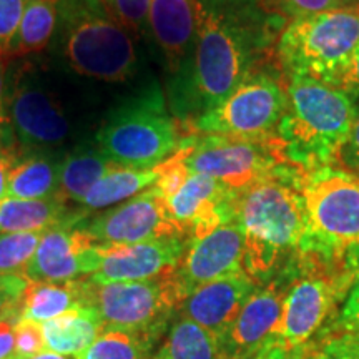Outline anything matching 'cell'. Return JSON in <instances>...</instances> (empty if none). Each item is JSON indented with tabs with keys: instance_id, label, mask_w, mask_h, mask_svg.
I'll return each mask as SVG.
<instances>
[{
	"instance_id": "cell-45",
	"label": "cell",
	"mask_w": 359,
	"mask_h": 359,
	"mask_svg": "<svg viewBox=\"0 0 359 359\" xmlns=\"http://www.w3.org/2000/svg\"><path fill=\"white\" fill-rule=\"evenodd\" d=\"M11 359H69L64 354H57L53 351H43V353H39V354H34V356H29V358H11Z\"/></svg>"
},
{
	"instance_id": "cell-15",
	"label": "cell",
	"mask_w": 359,
	"mask_h": 359,
	"mask_svg": "<svg viewBox=\"0 0 359 359\" xmlns=\"http://www.w3.org/2000/svg\"><path fill=\"white\" fill-rule=\"evenodd\" d=\"M290 280L288 273H285L255 288L219 341L222 359H250L266 344L280 341L278 331Z\"/></svg>"
},
{
	"instance_id": "cell-43",
	"label": "cell",
	"mask_w": 359,
	"mask_h": 359,
	"mask_svg": "<svg viewBox=\"0 0 359 359\" xmlns=\"http://www.w3.org/2000/svg\"><path fill=\"white\" fill-rule=\"evenodd\" d=\"M285 354H286V348L283 346L280 341H273V343L266 344L262 351L257 353L250 359H285Z\"/></svg>"
},
{
	"instance_id": "cell-8",
	"label": "cell",
	"mask_w": 359,
	"mask_h": 359,
	"mask_svg": "<svg viewBox=\"0 0 359 359\" xmlns=\"http://www.w3.org/2000/svg\"><path fill=\"white\" fill-rule=\"evenodd\" d=\"M180 151L190 172L208 175L236 191H246L296 168L281 160L273 137L193 135L183 140Z\"/></svg>"
},
{
	"instance_id": "cell-13",
	"label": "cell",
	"mask_w": 359,
	"mask_h": 359,
	"mask_svg": "<svg viewBox=\"0 0 359 359\" xmlns=\"http://www.w3.org/2000/svg\"><path fill=\"white\" fill-rule=\"evenodd\" d=\"M245 235L236 219L188 241L182 262L170 275L180 303L200 286L245 271Z\"/></svg>"
},
{
	"instance_id": "cell-4",
	"label": "cell",
	"mask_w": 359,
	"mask_h": 359,
	"mask_svg": "<svg viewBox=\"0 0 359 359\" xmlns=\"http://www.w3.org/2000/svg\"><path fill=\"white\" fill-rule=\"evenodd\" d=\"M294 168L241 191L236 201V222L245 235L243 268L255 281L280 271L286 259L308 253L311 245L306 206Z\"/></svg>"
},
{
	"instance_id": "cell-18",
	"label": "cell",
	"mask_w": 359,
	"mask_h": 359,
	"mask_svg": "<svg viewBox=\"0 0 359 359\" xmlns=\"http://www.w3.org/2000/svg\"><path fill=\"white\" fill-rule=\"evenodd\" d=\"M188 238L168 236L132 245H103V259L95 283L147 281L175 271L188 246Z\"/></svg>"
},
{
	"instance_id": "cell-30",
	"label": "cell",
	"mask_w": 359,
	"mask_h": 359,
	"mask_svg": "<svg viewBox=\"0 0 359 359\" xmlns=\"http://www.w3.org/2000/svg\"><path fill=\"white\" fill-rule=\"evenodd\" d=\"M42 233H0V275L25 276Z\"/></svg>"
},
{
	"instance_id": "cell-2",
	"label": "cell",
	"mask_w": 359,
	"mask_h": 359,
	"mask_svg": "<svg viewBox=\"0 0 359 359\" xmlns=\"http://www.w3.org/2000/svg\"><path fill=\"white\" fill-rule=\"evenodd\" d=\"M110 107L98 85L74 75L48 53L8 60L6 110L22 154H65L95 137Z\"/></svg>"
},
{
	"instance_id": "cell-34",
	"label": "cell",
	"mask_w": 359,
	"mask_h": 359,
	"mask_svg": "<svg viewBox=\"0 0 359 359\" xmlns=\"http://www.w3.org/2000/svg\"><path fill=\"white\" fill-rule=\"evenodd\" d=\"M29 285L24 275H0V321L19 320L22 294Z\"/></svg>"
},
{
	"instance_id": "cell-26",
	"label": "cell",
	"mask_w": 359,
	"mask_h": 359,
	"mask_svg": "<svg viewBox=\"0 0 359 359\" xmlns=\"http://www.w3.org/2000/svg\"><path fill=\"white\" fill-rule=\"evenodd\" d=\"M57 24V0H27L15 34L2 55L7 60L47 52Z\"/></svg>"
},
{
	"instance_id": "cell-42",
	"label": "cell",
	"mask_w": 359,
	"mask_h": 359,
	"mask_svg": "<svg viewBox=\"0 0 359 359\" xmlns=\"http://www.w3.org/2000/svg\"><path fill=\"white\" fill-rule=\"evenodd\" d=\"M8 60L0 53V128L8 125L6 110V72Z\"/></svg>"
},
{
	"instance_id": "cell-21",
	"label": "cell",
	"mask_w": 359,
	"mask_h": 359,
	"mask_svg": "<svg viewBox=\"0 0 359 359\" xmlns=\"http://www.w3.org/2000/svg\"><path fill=\"white\" fill-rule=\"evenodd\" d=\"M88 215L85 210L74 212L69 203L53 196L47 200H0V233L47 231L62 224H77Z\"/></svg>"
},
{
	"instance_id": "cell-20",
	"label": "cell",
	"mask_w": 359,
	"mask_h": 359,
	"mask_svg": "<svg viewBox=\"0 0 359 359\" xmlns=\"http://www.w3.org/2000/svg\"><path fill=\"white\" fill-rule=\"evenodd\" d=\"M255 288L253 278L245 271L236 273L196 288L178 304L177 313L222 341Z\"/></svg>"
},
{
	"instance_id": "cell-5",
	"label": "cell",
	"mask_w": 359,
	"mask_h": 359,
	"mask_svg": "<svg viewBox=\"0 0 359 359\" xmlns=\"http://www.w3.org/2000/svg\"><path fill=\"white\" fill-rule=\"evenodd\" d=\"M288 107L273 135L278 155L303 172L338 161L356 103L348 93L308 77H290Z\"/></svg>"
},
{
	"instance_id": "cell-28",
	"label": "cell",
	"mask_w": 359,
	"mask_h": 359,
	"mask_svg": "<svg viewBox=\"0 0 359 359\" xmlns=\"http://www.w3.org/2000/svg\"><path fill=\"white\" fill-rule=\"evenodd\" d=\"M151 359H222V348L217 336L180 318L170 326L167 338Z\"/></svg>"
},
{
	"instance_id": "cell-29",
	"label": "cell",
	"mask_w": 359,
	"mask_h": 359,
	"mask_svg": "<svg viewBox=\"0 0 359 359\" xmlns=\"http://www.w3.org/2000/svg\"><path fill=\"white\" fill-rule=\"evenodd\" d=\"M160 338L122 330H105L74 359H151Z\"/></svg>"
},
{
	"instance_id": "cell-17",
	"label": "cell",
	"mask_w": 359,
	"mask_h": 359,
	"mask_svg": "<svg viewBox=\"0 0 359 359\" xmlns=\"http://www.w3.org/2000/svg\"><path fill=\"white\" fill-rule=\"evenodd\" d=\"M240 193L208 175L190 172L165 203L180 230L188 240H195L236 219Z\"/></svg>"
},
{
	"instance_id": "cell-38",
	"label": "cell",
	"mask_w": 359,
	"mask_h": 359,
	"mask_svg": "<svg viewBox=\"0 0 359 359\" xmlns=\"http://www.w3.org/2000/svg\"><path fill=\"white\" fill-rule=\"evenodd\" d=\"M27 0H0V53L7 48L24 13Z\"/></svg>"
},
{
	"instance_id": "cell-1",
	"label": "cell",
	"mask_w": 359,
	"mask_h": 359,
	"mask_svg": "<svg viewBox=\"0 0 359 359\" xmlns=\"http://www.w3.org/2000/svg\"><path fill=\"white\" fill-rule=\"evenodd\" d=\"M286 27L266 0H196L191 64L168 87L170 111L191 125L218 107L246 79L263 70Z\"/></svg>"
},
{
	"instance_id": "cell-25",
	"label": "cell",
	"mask_w": 359,
	"mask_h": 359,
	"mask_svg": "<svg viewBox=\"0 0 359 359\" xmlns=\"http://www.w3.org/2000/svg\"><path fill=\"white\" fill-rule=\"evenodd\" d=\"M105 330L100 313L95 308L72 309L43 323L45 349L57 354H79L87 349Z\"/></svg>"
},
{
	"instance_id": "cell-44",
	"label": "cell",
	"mask_w": 359,
	"mask_h": 359,
	"mask_svg": "<svg viewBox=\"0 0 359 359\" xmlns=\"http://www.w3.org/2000/svg\"><path fill=\"white\" fill-rule=\"evenodd\" d=\"M285 359H314V344L308 343L303 346L286 349Z\"/></svg>"
},
{
	"instance_id": "cell-41",
	"label": "cell",
	"mask_w": 359,
	"mask_h": 359,
	"mask_svg": "<svg viewBox=\"0 0 359 359\" xmlns=\"http://www.w3.org/2000/svg\"><path fill=\"white\" fill-rule=\"evenodd\" d=\"M15 323L13 320L0 321V359H11L15 354Z\"/></svg>"
},
{
	"instance_id": "cell-11",
	"label": "cell",
	"mask_w": 359,
	"mask_h": 359,
	"mask_svg": "<svg viewBox=\"0 0 359 359\" xmlns=\"http://www.w3.org/2000/svg\"><path fill=\"white\" fill-rule=\"evenodd\" d=\"M288 107L286 87L268 72H257L235 92L200 116L191 130L200 135H230L241 138H268Z\"/></svg>"
},
{
	"instance_id": "cell-9",
	"label": "cell",
	"mask_w": 359,
	"mask_h": 359,
	"mask_svg": "<svg viewBox=\"0 0 359 359\" xmlns=\"http://www.w3.org/2000/svg\"><path fill=\"white\" fill-rule=\"evenodd\" d=\"M299 191L311 231L309 251L334 258L359 246V177L330 165L304 172Z\"/></svg>"
},
{
	"instance_id": "cell-19",
	"label": "cell",
	"mask_w": 359,
	"mask_h": 359,
	"mask_svg": "<svg viewBox=\"0 0 359 359\" xmlns=\"http://www.w3.org/2000/svg\"><path fill=\"white\" fill-rule=\"evenodd\" d=\"M150 39L158 48L168 87L187 74L196 39V0H151Z\"/></svg>"
},
{
	"instance_id": "cell-24",
	"label": "cell",
	"mask_w": 359,
	"mask_h": 359,
	"mask_svg": "<svg viewBox=\"0 0 359 359\" xmlns=\"http://www.w3.org/2000/svg\"><path fill=\"white\" fill-rule=\"evenodd\" d=\"M64 154L34 151L22 154L7 183L8 198L47 200L58 195L60 165Z\"/></svg>"
},
{
	"instance_id": "cell-6",
	"label": "cell",
	"mask_w": 359,
	"mask_h": 359,
	"mask_svg": "<svg viewBox=\"0 0 359 359\" xmlns=\"http://www.w3.org/2000/svg\"><path fill=\"white\" fill-rule=\"evenodd\" d=\"M183 140L156 82L116 98L95 133L97 145L111 163L137 170L155 168L172 158Z\"/></svg>"
},
{
	"instance_id": "cell-35",
	"label": "cell",
	"mask_w": 359,
	"mask_h": 359,
	"mask_svg": "<svg viewBox=\"0 0 359 359\" xmlns=\"http://www.w3.org/2000/svg\"><path fill=\"white\" fill-rule=\"evenodd\" d=\"M314 359H359V336L341 331L314 344Z\"/></svg>"
},
{
	"instance_id": "cell-39",
	"label": "cell",
	"mask_w": 359,
	"mask_h": 359,
	"mask_svg": "<svg viewBox=\"0 0 359 359\" xmlns=\"http://www.w3.org/2000/svg\"><path fill=\"white\" fill-rule=\"evenodd\" d=\"M336 163L341 165L346 172L359 177V103L356 105V111H354L351 130H349L344 145L341 147Z\"/></svg>"
},
{
	"instance_id": "cell-31",
	"label": "cell",
	"mask_w": 359,
	"mask_h": 359,
	"mask_svg": "<svg viewBox=\"0 0 359 359\" xmlns=\"http://www.w3.org/2000/svg\"><path fill=\"white\" fill-rule=\"evenodd\" d=\"M103 2L135 39L150 37L148 13H150L151 0H103Z\"/></svg>"
},
{
	"instance_id": "cell-23",
	"label": "cell",
	"mask_w": 359,
	"mask_h": 359,
	"mask_svg": "<svg viewBox=\"0 0 359 359\" xmlns=\"http://www.w3.org/2000/svg\"><path fill=\"white\" fill-rule=\"evenodd\" d=\"M111 167V161L103 155L95 137L88 138L67 150L60 165L58 195L67 203H82L85 195Z\"/></svg>"
},
{
	"instance_id": "cell-12",
	"label": "cell",
	"mask_w": 359,
	"mask_h": 359,
	"mask_svg": "<svg viewBox=\"0 0 359 359\" xmlns=\"http://www.w3.org/2000/svg\"><path fill=\"white\" fill-rule=\"evenodd\" d=\"M80 228L100 245H132L168 236L187 238L173 222L165 198L155 185L100 215L87 217L80 222Z\"/></svg>"
},
{
	"instance_id": "cell-37",
	"label": "cell",
	"mask_w": 359,
	"mask_h": 359,
	"mask_svg": "<svg viewBox=\"0 0 359 359\" xmlns=\"http://www.w3.org/2000/svg\"><path fill=\"white\" fill-rule=\"evenodd\" d=\"M22 151L13 137L11 123L0 128V200L7 196V183L15 161L20 158Z\"/></svg>"
},
{
	"instance_id": "cell-14",
	"label": "cell",
	"mask_w": 359,
	"mask_h": 359,
	"mask_svg": "<svg viewBox=\"0 0 359 359\" xmlns=\"http://www.w3.org/2000/svg\"><path fill=\"white\" fill-rule=\"evenodd\" d=\"M103 259V245L77 224H62L43 231L25 269L34 283H67L95 275Z\"/></svg>"
},
{
	"instance_id": "cell-10",
	"label": "cell",
	"mask_w": 359,
	"mask_h": 359,
	"mask_svg": "<svg viewBox=\"0 0 359 359\" xmlns=\"http://www.w3.org/2000/svg\"><path fill=\"white\" fill-rule=\"evenodd\" d=\"M170 275L147 281L116 283H95L87 278L88 306L100 313L109 330L161 338L180 304Z\"/></svg>"
},
{
	"instance_id": "cell-16",
	"label": "cell",
	"mask_w": 359,
	"mask_h": 359,
	"mask_svg": "<svg viewBox=\"0 0 359 359\" xmlns=\"http://www.w3.org/2000/svg\"><path fill=\"white\" fill-rule=\"evenodd\" d=\"M344 283L321 275L316 269L291 278L286 290L278 339L286 349L311 343L325 326Z\"/></svg>"
},
{
	"instance_id": "cell-7",
	"label": "cell",
	"mask_w": 359,
	"mask_h": 359,
	"mask_svg": "<svg viewBox=\"0 0 359 359\" xmlns=\"http://www.w3.org/2000/svg\"><path fill=\"white\" fill-rule=\"evenodd\" d=\"M359 43V6L290 20L276 45L288 77H308L333 87Z\"/></svg>"
},
{
	"instance_id": "cell-27",
	"label": "cell",
	"mask_w": 359,
	"mask_h": 359,
	"mask_svg": "<svg viewBox=\"0 0 359 359\" xmlns=\"http://www.w3.org/2000/svg\"><path fill=\"white\" fill-rule=\"evenodd\" d=\"M160 165L155 168L137 170V168H123L111 167L98 182L90 188L85 195L80 206L85 212H93V210L111 208V206L127 201L132 196L154 187L158 180Z\"/></svg>"
},
{
	"instance_id": "cell-33",
	"label": "cell",
	"mask_w": 359,
	"mask_h": 359,
	"mask_svg": "<svg viewBox=\"0 0 359 359\" xmlns=\"http://www.w3.org/2000/svg\"><path fill=\"white\" fill-rule=\"evenodd\" d=\"M266 2L269 4V7L280 12L286 20L359 6V0H266Z\"/></svg>"
},
{
	"instance_id": "cell-22",
	"label": "cell",
	"mask_w": 359,
	"mask_h": 359,
	"mask_svg": "<svg viewBox=\"0 0 359 359\" xmlns=\"http://www.w3.org/2000/svg\"><path fill=\"white\" fill-rule=\"evenodd\" d=\"M88 306L87 278L67 283L29 281L22 294L19 320L43 323L53 320L72 309Z\"/></svg>"
},
{
	"instance_id": "cell-40",
	"label": "cell",
	"mask_w": 359,
	"mask_h": 359,
	"mask_svg": "<svg viewBox=\"0 0 359 359\" xmlns=\"http://www.w3.org/2000/svg\"><path fill=\"white\" fill-rule=\"evenodd\" d=\"M333 87L339 88L341 92L348 93L353 100L359 97V43L358 47L354 48L353 55L349 57L348 64L344 65L343 72L339 74V77L334 82Z\"/></svg>"
},
{
	"instance_id": "cell-36",
	"label": "cell",
	"mask_w": 359,
	"mask_h": 359,
	"mask_svg": "<svg viewBox=\"0 0 359 359\" xmlns=\"http://www.w3.org/2000/svg\"><path fill=\"white\" fill-rule=\"evenodd\" d=\"M45 351L42 325L35 321L15 323V358H29Z\"/></svg>"
},
{
	"instance_id": "cell-3",
	"label": "cell",
	"mask_w": 359,
	"mask_h": 359,
	"mask_svg": "<svg viewBox=\"0 0 359 359\" xmlns=\"http://www.w3.org/2000/svg\"><path fill=\"white\" fill-rule=\"evenodd\" d=\"M135 40L103 0H57L55 32L45 53L87 82L116 87L140 74Z\"/></svg>"
},
{
	"instance_id": "cell-32",
	"label": "cell",
	"mask_w": 359,
	"mask_h": 359,
	"mask_svg": "<svg viewBox=\"0 0 359 359\" xmlns=\"http://www.w3.org/2000/svg\"><path fill=\"white\" fill-rule=\"evenodd\" d=\"M348 251L349 257L346 262L351 269V283L348 286V294L344 298L338 321L341 330L359 336V246H353Z\"/></svg>"
}]
</instances>
